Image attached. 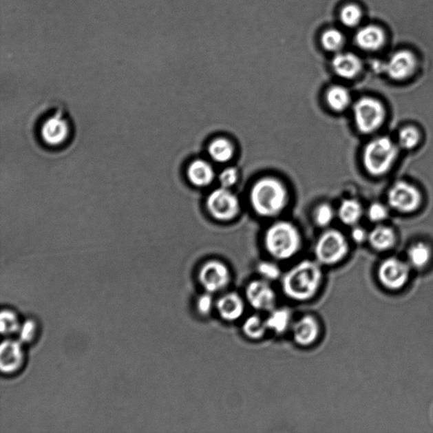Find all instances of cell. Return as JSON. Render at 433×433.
<instances>
[{"label":"cell","mask_w":433,"mask_h":433,"mask_svg":"<svg viewBox=\"0 0 433 433\" xmlns=\"http://www.w3.org/2000/svg\"><path fill=\"white\" fill-rule=\"evenodd\" d=\"M323 279L324 273L319 262L302 261L288 270L284 276V294L295 302L310 301L319 291Z\"/></svg>","instance_id":"obj_1"},{"label":"cell","mask_w":433,"mask_h":433,"mask_svg":"<svg viewBox=\"0 0 433 433\" xmlns=\"http://www.w3.org/2000/svg\"><path fill=\"white\" fill-rule=\"evenodd\" d=\"M287 199L286 188L275 178L266 177L258 180L251 190V205L261 216L277 215L286 207Z\"/></svg>","instance_id":"obj_2"},{"label":"cell","mask_w":433,"mask_h":433,"mask_svg":"<svg viewBox=\"0 0 433 433\" xmlns=\"http://www.w3.org/2000/svg\"><path fill=\"white\" fill-rule=\"evenodd\" d=\"M302 246L297 229L288 222H279L268 229L265 235V247L277 260H288L297 254Z\"/></svg>","instance_id":"obj_3"},{"label":"cell","mask_w":433,"mask_h":433,"mask_svg":"<svg viewBox=\"0 0 433 433\" xmlns=\"http://www.w3.org/2000/svg\"><path fill=\"white\" fill-rule=\"evenodd\" d=\"M397 155L398 148L390 138L372 140L365 148V168L372 176H383L393 166Z\"/></svg>","instance_id":"obj_4"},{"label":"cell","mask_w":433,"mask_h":433,"mask_svg":"<svg viewBox=\"0 0 433 433\" xmlns=\"http://www.w3.org/2000/svg\"><path fill=\"white\" fill-rule=\"evenodd\" d=\"M349 251L346 237L335 229L326 231L315 246L317 261L321 265L332 266L342 262Z\"/></svg>","instance_id":"obj_5"},{"label":"cell","mask_w":433,"mask_h":433,"mask_svg":"<svg viewBox=\"0 0 433 433\" xmlns=\"http://www.w3.org/2000/svg\"><path fill=\"white\" fill-rule=\"evenodd\" d=\"M354 116L359 131L368 134L377 131L383 125L386 111L379 100L362 98L355 103Z\"/></svg>","instance_id":"obj_6"},{"label":"cell","mask_w":433,"mask_h":433,"mask_svg":"<svg viewBox=\"0 0 433 433\" xmlns=\"http://www.w3.org/2000/svg\"><path fill=\"white\" fill-rule=\"evenodd\" d=\"M198 280L207 292L218 293L226 288L231 283V271L224 262L211 260L200 269Z\"/></svg>","instance_id":"obj_7"},{"label":"cell","mask_w":433,"mask_h":433,"mask_svg":"<svg viewBox=\"0 0 433 433\" xmlns=\"http://www.w3.org/2000/svg\"><path fill=\"white\" fill-rule=\"evenodd\" d=\"M207 206L212 216L221 221L233 220L240 210L238 198L224 187L217 189L209 195Z\"/></svg>","instance_id":"obj_8"},{"label":"cell","mask_w":433,"mask_h":433,"mask_svg":"<svg viewBox=\"0 0 433 433\" xmlns=\"http://www.w3.org/2000/svg\"><path fill=\"white\" fill-rule=\"evenodd\" d=\"M388 204L401 213H412L419 207L421 195L417 188L405 181H399L388 193Z\"/></svg>","instance_id":"obj_9"},{"label":"cell","mask_w":433,"mask_h":433,"mask_svg":"<svg viewBox=\"0 0 433 433\" xmlns=\"http://www.w3.org/2000/svg\"><path fill=\"white\" fill-rule=\"evenodd\" d=\"M409 277L410 265L398 258L386 259L379 266V281L388 290H401L408 282Z\"/></svg>","instance_id":"obj_10"},{"label":"cell","mask_w":433,"mask_h":433,"mask_svg":"<svg viewBox=\"0 0 433 433\" xmlns=\"http://www.w3.org/2000/svg\"><path fill=\"white\" fill-rule=\"evenodd\" d=\"M248 303L257 310L271 312L275 308L277 296L275 291L266 280L251 281L246 288Z\"/></svg>","instance_id":"obj_11"},{"label":"cell","mask_w":433,"mask_h":433,"mask_svg":"<svg viewBox=\"0 0 433 433\" xmlns=\"http://www.w3.org/2000/svg\"><path fill=\"white\" fill-rule=\"evenodd\" d=\"M70 134L68 121L61 114L47 118L41 128V138L44 143L52 147L62 146L68 140Z\"/></svg>","instance_id":"obj_12"},{"label":"cell","mask_w":433,"mask_h":433,"mask_svg":"<svg viewBox=\"0 0 433 433\" xmlns=\"http://www.w3.org/2000/svg\"><path fill=\"white\" fill-rule=\"evenodd\" d=\"M416 59L412 52L401 50L392 55L384 65V70L391 79L403 81L409 78L416 68Z\"/></svg>","instance_id":"obj_13"},{"label":"cell","mask_w":433,"mask_h":433,"mask_svg":"<svg viewBox=\"0 0 433 433\" xmlns=\"http://www.w3.org/2000/svg\"><path fill=\"white\" fill-rule=\"evenodd\" d=\"M295 342L299 346L313 345L319 337L320 325L315 317L306 315L296 321L292 328Z\"/></svg>","instance_id":"obj_14"},{"label":"cell","mask_w":433,"mask_h":433,"mask_svg":"<svg viewBox=\"0 0 433 433\" xmlns=\"http://www.w3.org/2000/svg\"><path fill=\"white\" fill-rule=\"evenodd\" d=\"M216 308L222 319L226 321L239 320L245 312V303L240 295L231 292L222 295L216 302Z\"/></svg>","instance_id":"obj_15"},{"label":"cell","mask_w":433,"mask_h":433,"mask_svg":"<svg viewBox=\"0 0 433 433\" xmlns=\"http://www.w3.org/2000/svg\"><path fill=\"white\" fill-rule=\"evenodd\" d=\"M23 362V352L21 344L6 340L0 349V368L3 373H12L17 371Z\"/></svg>","instance_id":"obj_16"},{"label":"cell","mask_w":433,"mask_h":433,"mask_svg":"<svg viewBox=\"0 0 433 433\" xmlns=\"http://www.w3.org/2000/svg\"><path fill=\"white\" fill-rule=\"evenodd\" d=\"M386 36L382 29L377 25H369L359 30L355 35L358 47L366 51L379 50L383 46Z\"/></svg>","instance_id":"obj_17"},{"label":"cell","mask_w":433,"mask_h":433,"mask_svg":"<svg viewBox=\"0 0 433 433\" xmlns=\"http://www.w3.org/2000/svg\"><path fill=\"white\" fill-rule=\"evenodd\" d=\"M332 68L343 78L353 79L361 72L362 63L354 54H338L332 59Z\"/></svg>","instance_id":"obj_18"},{"label":"cell","mask_w":433,"mask_h":433,"mask_svg":"<svg viewBox=\"0 0 433 433\" xmlns=\"http://www.w3.org/2000/svg\"><path fill=\"white\" fill-rule=\"evenodd\" d=\"M187 176L189 180L194 186L204 187L213 182L215 173L209 162L202 159H198L189 166Z\"/></svg>","instance_id":"obj_19"},{"label":"cell","mask_w":433,"mask_h":433,"mask_svg":"<svg viewBox=\"0 0 433 433\" xmlns=\"http://www.w3.org/2000/svg\"><path fill=\"white\" fill-rule=\"evenodd\" d=\"M370 245L375 250L384 251L393 247L395 243L394 232L392 229L382 226H377L368 234Z\"/></svg>","instance_id":"obj_20"},{"label":"cell","mask_w":433,"mask_h":433,"mask_svg":"<svg viewBox=\"0 0 433 433\" xmlns=\"http://www.w3.org/2000/svg\"><path fill=\"white\" fill-rule=\"evenodd\" d=\"M266 327L277 335L287 331L291 323V310L287 308L273 309L265 320Z\"/></svg>","instance_id":"obj_21"},{"label":"cell","mask_w":433,"mask_h":433,"mask_svg":"<svg viewBox=\"0 0 433 433\" xmlns=\"http://www.w3.org/2000/svg\"><path fill=\"white\" fill-rule=\"evenodd\" d=\"M209 153L214 161L226 162L234 156L235 149L227 139L218 138L210 144Z\"/></svg>","instance_id":"obj_22"},{"label":"cell","mask_w":433,"mask_h":433,"mask_svg":"<svg viewBox=\"0 0 433 433\" xmlns=\"http://www.w3.org/2000/svg\"><path fill=\"white\" fill-rule=\"evenodd\" d=\"M327 102L332 109L341 112L350 105V92L341 86L332 87L327 92Z\"/></svg>","instance_id":"obj_23"},{"label":"cell","mask_w":433,"mask_h":433,"mask_svg":"<svg viewBox=\"0 0 433 433\" xmlns=\"http://www.w3.org/2000/svg\"><path fill=\"white\" fill-rule=\"evenodd\" d=\"M432 258L430 247L424 243L414 244L408 251V260L410 266L414 268H423L429 264Z\"/></svg>","instance_id":"obj_24"},{"label":"cell","mask_w":433,"mask_h":433,"mask_svg":"<svg viewBox=\"0 0 433 433\" xmlns=\"http://www.w3.org/2000/svg\"><path fill=\"white\" fill-rule=\"evenodd\" d=\"M362 215V207L355 200H346L341 203L339 209V216L344 224L355 225Z\"/></svg>","instance_id":"obj_25"},{"label":"cell","mask_w":433,"mask_h":433,"mask_svg":"<svg viewBox=\"0 0 433 433\" xmlns=\"http://www.w3.org/2000/svg\"><path fill=\"white\" fill-rule=\"evenodd\" d=\"M244 335L253 340L261 339L266 335L268 327L261 317L253 315L247 317L242 326Z\"/></svg>","instance_id":"obj_26"},{"label":"cell","mask_w":433,"mask_h":433,"mask_svg":"<svg viewBox=\"0 0 433 433\" xmlns=\"http://www.w3.org/2000/svg\"><path fill=\"white\" fill-rule=\"evenodd\" d=\"M321 43H323L324 49L336 52L343 47L344 43H345V38H344L341 32L338 31V30L329 29L321 36Z\"/></svg>","instance_id":"obj_27"},{"label":"cell","mask_w":433,"mask_h":433,"mask_svg":"<svg viewBox=\"0 0 433 433\" xmlns=\"http://www.w3.org/2000/svg\"><path fill=\"white\" fill-rule=\"evenodd\" d=\"M362 12L360 7L355 5H348L341 10L340 18L344 25L348 28H354L360 23Z\"/></svg>","instance_id":"obj_28"},{"label":"cell","mask_w":433,"mask_h":433,"mask_svg":"<svg viewBox=\"0 0 433 433\" xmlns=\"http://www.w3.org/2000/svg\"><path fill=\"white\" fill-rule=\"evenodd\" d=\"M420 140V133L418 129L412 127H405L401 129L399 135V145L405 149H412L417 146Z\"/></svg>","instance_id":"obj_29"},{"label":"cell","mask_w":433,"mask_h":433,"mask_svg":"<svg viewBox=\"0 0 433 433\" xmlns=\"http://www.w3.org/2000/svg\"><path fill=\"white\" fill-rule=\"evenodd\" d=\"M1 332L3 335L16 332L20 328L19 321L16 313L11 310H3L1 313Z\"/></svg>","instance_id":"obj_30"},{"label":"cell","mask_w":433,"mask_h":433,"mask_svg":"<svg viewBox=\"0 0 433 433\" xmlns=\"http://www.w3.org/2000/svg\"><path fill=\"white\" fill-rule=\"evenodd\" d=\"M257 272L266 281L279 279L281 270L279 266L271 262H262L257 266Z\"/></svg>","instance_id":"obj_31"},{"label":"cell","mask_w":433,"mask_h":433,"mask_svg":"<svg viewBox=\"0 0 433 433\" xmlns=\"http://www.w3.org/2000/svg\"><path fill=\"white\" fill-rule=\"evenodd\" d=\"M335 218L334 209L330 205L321 204L317 207L315 212L316 223L321 227H326L330 224Z\"/></svg>","instance_id":"obj_32"},{"label":"cell","mask_w":433,"mask_h":433,"mask_svg":"<svg viewBox=\"0 0 433 433\" xmlns=\"http://www.w3.org/2000/svg\"><path fill=\"white\" fill-rule=\"evenodd\" d=\"M214 301L212 294L207 292L205 294L200 295L197 302V309L202 316L209 315L213 309Z\"/></svg>","instance_id":"obj_33"},{"label":"cell","mask_w":433,"mask_h":433,"mask_svg":"<svg viewBox=\"0 0 433 433\" xmlns=\"http://www.w3.org/2000/svg\"><path fill=\"white\" fill-rule=\"evenodd\" d=\"M368 218L372 222L379 223L386 220L388 215L387 207L381 203H373L368 209Z\"/></svg>","instance_id":"obj_34"},{"label":"cell","mask_w":433,"mask_h":433,"mask_svg":"<svg viewBox=\"0 0 433 433\" xmlns=\"http://www.w3.org/2000/svg\"><path fill=\"white\" fill-rule=\"evenodd\" d=\"M36 324L34 321L29 320L21 326L20 339L21 342H31L36 335Z\"/></svg>","instance_id":"obj_35"},{"label":"cell","mask_w":433,"mask_h":433,"mask_svg":"<svg viewBox=\"0 0 433 433\" xmlns=\"http://www.w3.org/2000/svg\"><path fill=\"white\" fill-rule=\"evenodd\" d=\"M238 180V172L235 168H227L222 171L220 175V181L222 187L229 188Z\"/></svg>","instance_id":"obj_36"},{"label":"cell","mask_w":433,"mask_h":433,"mask_svg":"<svg viewBox=\"0 0 433 433\" xmlns=\"http://www.w3.org/2000/svg\"><path fill=\"white\" fill-rule=\"evenodd\" d=\"M351 237L357 243H363L366 240L368 239V233L365 231L363 228L361 227H355L352 229V232H351Z\"/></svg>","instance_id":"obj_37"}]
</instances>
